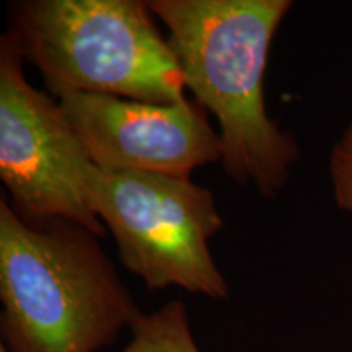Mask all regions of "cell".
<instances>
[{"instance_id": "5b68a950", "label": "cell", "mask_w": 352, "mask_h": 352, "mask_svg": "<svg viewBox=\"0 0 352 352\" xmlns=\"http://www.w3.org/2000/svg\"><path fill=\"white\" fill-rule=\"evenodd\" d=\"M15 34L0 36V179L8 202L30 227L57 220L104 236V223L88 199L91 164L59 101L25 76Z\"/></svg>"}, {"instance_id": "9c48e42d", "label": "cell", "mask_w": 352, "mask_h": 352, "mask_svg": "<svg viewBox=\"0 0 352 352\" xmlns=\"http://www.w3.org/2000/svg\"><path fill=\"white\" fill-rule=\"evenodd\" d=\"M0 352H7V351H6V349H3V347H2V346H0Z\"/></svg>"}, {"instance_id": "7a4b0ae2", "label": "cell", "mask_w": 352, "mask_h": 352, "mask_svg": "<svg viewBox=\"0 0 352 352\" xmlns=\"http://www.w3.org/2000/svg\"><path fill=\"white\" fill-rule=\"evenodd\" d=\"M100 236L30 227L0 199V338L7 352H98L142 315Z\"/></svg>"}, {"instance_id": "8992f818", "label": "cell", "mask_w": 352, "mask_h": 352, "mask_svg": "<svg viewBox=\"0 0 352 352\" xmlns=\"http://www.w3.org/2000/svg\"><path fill=\"white\" fill-rule=\"evenodd\" d=\"M91 164L108 171H142L189 178L222 162L223 145L197 101L155 104L109 95L59 100Z\"/></svg>"}, {"instance_id": "ba28073f", "label": "cell", "mask_w": 352, "mask_h": 352, "mask_svg": "<svg viewBox=\"0 0 352 352\" xmlns=\"http://www.w3.org/2000/svg\"><path fill=\"white\" fill-rule=\"evenodd\" d=\"M328 170L334 202L352 217V121L333 145Z\"/></svg>"}, {"instance_id": "3957f363", "label": "cell", "mask_w": 352, "mask_h": 352, "mask_svg": "<svg viewBox=\"0 0 352 352\" xmlns=\"http://www.w3.org/2000/svg\"><path fill=\"white\" fill-rule=\"evenodd\" d=\"M25 63L57 101L90 94L178 103L184 78L142 0H21L8 8Z\"/></svg>"}, {"instance_id": "277c9868", "label": "cell", "mask_w": 352, "mask_h": 352, "mask_svg": "<svg viewBox=\"0 0 352 352\" xmlns=\"http://www.w3.org/2000/svg\"><path fill=\"white\" fill-rule=\"evenodd\" d=\"M88 199L111 232L122 266L148 290L179 287L227 300L230 287L209 240L223 228L217 202L191 178L91 166Z\"/></svg>"}, {"instance_id": "6da1fadb", "label": "cell", "mask_w": 352, "mask_h": 352, "mask_svg": "<svg viewBox=\"0 0 352 352\" xmlns=\"http://www.w3.org/2000/svg\"><path fill=\"white\" fill-rule=\"evenodd\" d=\"M184 87L217 118L222 168L236 184L274 199L300 160L296 138L267 114L264 76L290 0H148Z\"/></svg>"}, {"instance_id": "52a82bcc", "label": "cell", "mask_w": 352, "mask_h": 352, "mask_svg": "<svg viewBox=\"0 0 352 352\" xmlns=\"http://www.w3.org/2000/svg\"><path fill=\"white\" fill-rule=\"evenodd\" d=\"M121 352H201L191 331L186 305L171 300L132 324L131 341Z\"/></svg>"}]
</instances>
